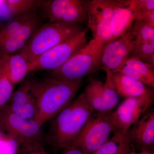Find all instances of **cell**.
<instances>
[{
    "label": "cell",
    "mask_w": 154,
    "mask_h": 154,
    "mask_svg": "<svg viewBox=\"0 0 154 154\" xmlns=\"http://www.w3.org/2000/svg\"><path fill=\"white\" fill-rule=\"evenodd\" d=\"M130 154H154V152H136L132 150Z\"/></svg>",
    "instance_id": "f546056e"
},
{
    "label": "cell",
    "mask_w": 154,
    "mask_h": 154,
    "mask_svg": "<svg viewBox=\"0 0 154 154\" xmlns=\"http://www.w3.org/2000/svg\"><path fill=\"white\" fill-rule=\"evenodd\" d=\"M139 20L141 21L147 26L154 28V10L143 14Z\"/></svg>",
    "instance_id": "83f0119b"
},
{
    "label": "cell",
    "mask_w": 154,
    "mask_h": 154,
    "mask_svg": "<svg viewBox=\"0 0 154 154\" xmlns=\"http://www.w3.org/2000/svg\"><path fill=\"white\" fill-rule=\"evenodd\" d=\"M42 127L37 120L23 118L14 113L8 105L0 110V128L19 143L34 141L42 144Z\"/></svg>",
    "instance_id": "9c48e42d"
},
{
    "label": "cell",
    "mask_w": 154,
    "mask_h": 154,
    "mask_svg": "<svg viewBox=\"0 0 154 154\" xmlns=\"http://www.w3.org/2000/svg\"><path fill=\"white\" fill-rule=\"evenodd\" d=\"M134 5L138 17L140 19L143 14L154 10V0H133Z\"/></svg>",
    "instance_id": "4316f807"
},
{
    "label": "cell",
    "mask_w": 154,
    "mask_h": 154,
    "mask_svg": "<svg viewBox=\"0 0 154 154\" xmlns=\"http://www.w3.org/2000/svg\"><path fill=\"white\" fill-rule=\"evenodd\" d=\"M131 147L154 152V112L148 110L127 131Z\"/></svg>",
    "instance_id": "4fadbf2b"
},
{
    "label": "cell",
    "mask_w": 154,
    "mask_h": 154,
    "mask_svg": "<svg viewBox=\"0 0 154 154\" xmlns=\"http://www.w3.org/2000/svg\"><path fill=\"white\" fill-rule=\"evenodd\" d=\"M20 143L6 134L0 139V154H17Z\"/></svg>",
    "instance_id": "d4e9b609"
},
{
    "label": "cell",
    "mask_w": 154,
    "mask_h": 154,
    "mask_svg": "<svg viewBox=\"0 0 154 154\" xmlns=\"http://www.w3.org/2000/svg\"><path fill=\"white\" fill-rule=\"evenodd\" d=\"M42 1L36 0H7L6 1L10 17H17L21 14L36 10L40 7Z\"/></svg>",
    "instance_id": "7402d4cb"
},
{
    "label": "cell",
    "mask_w": 154,
    "mask_h": 154,
    "mask_svg": "<svg viewBox=\"0 0 154 154\" xmlns=\"http://www.w3.org/2000/svg\"><path fill=\"white\" fill-rule=\"evenodd\" d=\"M88 29L50 48L30 63L29 72L44 70L52 71L58 68L70 58L79 52L88 44L87 38Z\"/></svg>",
    "instance_id": "52a82bcc"
},
{
    "label": "cell",
    "mask_w": 154,
    "mask_h": 154,
    "mask_svg": "<svg viewBox=\"0 0 154 154\" xmlns=\"http://www.w3.org/2000/svg\"><path fill=\"white\" fill-rule=\"evenodd\" d=\"M5 74L14 87L24 80L29 72L30 63L21 54L0 56Z\"/></svg>",
    "instance_id": "ac0fdd59"
},
{
    "label": "cell",
    "mask_w": 154,
    "mask_h": 154,
    "mask_svg": "<svg viewBox=\"0 0 154 154\" xmlns=\"http://www.w3.org/2000/svg\"><path fill=\"white\" fill-rule=\"evenodd\" d=\"M153 66L143 62L137 58L128 57L113 72L121 73L146 85L154 88Z\"/></svg>",
    "instance_id": "e0dca14e"
},
{
    "label": "cell",
    "mask_w": 154,
    "mask_h": 154,
    "mask_svg": "<svg viewBox=\"0 0 154 154\" xmlns=\"http://www.w3.org/2000/svg\"><path fill=\"white\" fill-rule=\"evenodd\" d=\"M111 75H106L105 84L92 79L82 93L86 102L94 111H111L118 104V95L113 85Z\"/></svg>",
    "instance_id": "7c38bea8"
},
{
    "label": "cell",
    "mask_w": 154,
    "mask_h": 154,
    "mask_svg": "<svg viewBox=\"0 0 154 154\" xmlns=\"http://www.w3.org/2000/svg\"><path fill=\"white\" fill-rule=\"evenodd\" d=\"M134 34L131 28L123 36L105 44L99 55V70L110 75L128 57L133 44Z\"/></svg>",
    "instance_id": "8fae6325"
},
{
    "label": "cell",
    "mask_w": 154,
    "mask_h": 154,
    "mask_svg": "<svg viewBox=\"0 0 154 154\" xmlns=\"http://www.w3.org/2000/svg\"><path fill=\"white\" fill-rule=\"evenodd\" d=\"M31 79L22 81L19 88L13 93L7 105L14 113L23 118L36 120L37 105L30 92Z\"/></svg>",
    "instance_id": "9a60e30c"
},
{
    "label": "cell",
    "mask_w": 154,
    "mask_h": 154,
    "mask_svg": "<svg viewBox=\"0 0 154 154\" xmlns=\"http://www.w3.org/2000/svg\"><path fill=\"white\" fill-rule=\"evenodd\" d=\"M88 28L93 39L90 42L102 48L113 34V0L86 1Z\"/></svg>",
    "instance_id": "8992f818"
},
{
    "label": "cell",
    "mask_w": 154,
    "mask_h": 154,
    "mask_svg": "<svg viewBox=\"0 0 154 154\" xmlns=\"http://www.w3.org/2000/svg\"><path fill=\"white\" fill-rule=\"evenodd\" d=\"M62 154H88L77 146L71 144L63 149Z\"/></svg>",
    "instance_id": "f1b7e54d"
},
{
    "label": "cell",
    "mask_w": 154,
    "mask_h": 154,
    "mask_svg": "<svg viewBox=\"0 0 154 154\" xmlns=\"http://www.w3.org/2000/svg\"><path fill=\"white\" fill-rule=\"evenodd\" d=\"M42 14L48 22L87 24L86 1L48 0L42 1Z\"/></svg>",
    "instance_id": "ba28073f"
},
{
    "label": "cell",
    "mask_w": 154,
    "mask_h": 154,
    "mask_svg": "<svg viewBox=\"0 0 154 154\" xmlns=\"http://www.w3.org/2000/svg\"><path fill=\"white\" fill-rule=\"evenodd\" d=\"M132 150L127 131H116L94 154H130Z\"/></svg>",
    "instance_id": "ffe728a7"
},
{
    "label": "cell",
    "mask_w": 154,
    "mask_h": 154,
    "mask_svg": "<svg viewBox=\"0 0 154 154\" xmlns=\"http://www.w3.org/2000/svg\"><path fill=\"white\" fill-rule=\"evenodd\" d=\"M17 154H49L42 144L34 141L20 143Z\"/></svg>",
    "instance_id": "484cf974"
},
{
    "label": "cell",
    "mask_w": 154,
    "mask_h": 154,
    "mask_svg": "<svg viewBox=\"0 0 154 154\" xmlns=\"http://www.w3.org/2000/svg\"><path fill=\"white\" fill-rule=\"evenodd\" d=\"M94 112L82 93L51 119L46 141L56 149L70 145Z\"/></svg>",
    "instance_id": "7a4b0ae2"
},
{
    "label": "cell",
    "mask_w": 154,
    "mask_h": 154,
    "mask_svg": "<svg viewBox=\"0 0 154 154\" xmlns=\"http://www.w3.org/2000/svg\"><path fill=\"white\" fill-rule=\"evenodd\" d=\"M84 30L79 24L48 22L38 27L19 53L30 63L42 54Z\"/></svg>",
    "instance_id": "3957f363"
},
{
    "label": "cell",
    "mask_w": 154,
    "mask_h": 154,
    "mask_svg": "<svg viewBox=\"0 0 154 154\" xmlns=\"http://www.w3.org/2000/svg\"><path fill=\"white\" fill-rule=\"evenodd\" d=\"M28 42L18 35L1 39L0 56L19 53Z\"/></svg>",
    "instance_id": "603a6c76"
},
{
    "label": "cell",
    "mask_w": 154,
    "mask_h": 154,
    "mask_svg": "<svg viewBox=\"0 0 154 154\" xmlns=\"http://www.w3.org/2000/svg\"><path fill=\"white\" fill-rule=\"evenodd\" d=\"M100 51V47L90 42L61 66L51 71L47 78L66 82L82 81L99 70Z\"/></svg>",
    "instance_id": "277c9868"
},
{
    "label": "cell",
    "mask_w": 154,
    "mask_h": 154,
    "mask_svg": "<svg viewBox=\"0 0 154 154\" xmlns=\"http://www.w3.org/2000/svg\"><path fill=\"white\" fill-rule=\"evenodd\" d=\"M38 17L35 10L10 19L0 28V40L16 36L24 26Z\"/></svg>",
    "instance_id": "44dd1931"
},
{
    "label": "cell",
    "mask_w": 154,
    "mask_h": 154,
    "mask_svg": "<svg viewBox=\"0 0 154 154\" xmlns=\"http://www.w3.org/2000/svg\"><path fill=\"white\" fill-rule=\"evenodd\" d=\"M111 79L117 94L127 98L142 96L150 91L143 83L118 72L112 73Z\"/></svg>",
    "instance_id": "d6986e66"
},
{
    "label": "cell",
    "mask_w": 154,
    "mask_h": 154,
    "mask_svg": "<svg viewBox=\"0 0 154 154\" xmlns=\"http://www.w3.org/2000/svg\"><path fill=\"white\" fill-rule=\"evenodd\" d=\"M5 134V133L4 132V131H3L0 128V139L2 138Z\"/></svg>",
    "instance_id": "4dcf8cb0"
},
{
    "label": "cell",
    "mask_w": 154,
    "mask_h": 154,
    "mask_svg": "<svg viewBox=\"0 0 154 154\" xmlns=\"http://www.w3.org/2000/svg\"><path fill=\"white\" fill-rule=\"evenodd\" d=\"M82 81L66 82L52 78L31 79L30 92L36 100V120L41 125L51 120L74 99Z\"/></svg>",
    "instance_id": "6da1fadb"
},
{
    "label": "cell",
    "mask_w": 154,
    "mask_h": 154,
    "mask_svg": "<svg viewBox=\"0 0 154 154\" xmlns=\"http://www.w3.org/2000/svg\"><path fill=\"white\" fill-rule=\"evenodd\" d=\"M153 92L127 98L119 106L112 117L116 131H128L133 124L148 110L153 102Z\"/></svg>",
    "instance_id": "30bf717a"
},
{
    "label": "cell",
    "mask_w": 154,
    "mask_h": 154,
    "mask_svg": "<svg viewBox=\"0 0 154 154\" xmlns=\"http://www.w3.org/2000/svg\"><path fill=\"white\" fill-rule=\"evenodd\" d=\"M133 44L128 57L139 59L145 63L154 65V28L149 27L139 20L131 26Z\"/></svg>",
    "instance_id": "5bb4252c"
},
{
    "label": "cell",
    "mask_w": 154,
    "mask_h": 154,
    "mask_svg": "<svg viewBox=\"0 0 154 154\" xmlns=\"http://www.w3.org/2000/svg\"><path fill=\"white\" fill-rule=\"evenodd\" d=\"M113 1V34L110 42L125 35L138 19L133 0Z\"/></svg>",
    "instance_id": "2e32d148"
},
{
    "label": "cell",
    "mask_w": 154,
    "mask_h": 154,
    "mask_svg": "<svg viewBox=\"0 0 154 154\" xmlns=\"http://www.w3.org/2000/svg\"><path fill=\"white\" fill-rule=\"evenodd\" d=\"M112 111H95L88 119L76 139L72 144L88 154H94L116 131L113 124Z\"/></svg>",
    "instance_id": "5b68a950"
},
{
    "label": "cell",
    "mask_w": 154,
    "mask_h": 154,
    "mask_svg": "<svg viewBox=\"0 0 154 154\" xmlns=\"http://www.w3.org/2000/svg\"><path fill=\"white\" fill-rule=\"evenodd\" d=\"M14 87L5 74L0 63V110L8 103L14 93Z\"/></svg>",
    "instance_id": "cb8c5ba5"
}]
</instances>
